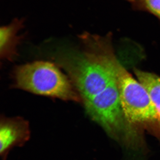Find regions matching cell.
<instances>
[{
  "instance_id": "cell-1",
  "label": "cell",
  "mask_w": 160,
  "mask_h": 160,
  "mask_svg": "<svg viewBox=\"0 0 160 160\" xmlns=\"http://www.w3.org/2000/svg\"><path fill=\"white\" fill-rule=\"evenodd\" d=\"M81 39L84 49L64 53L58 62L69 75L83 103L100 94L117 78L118 62L98 50L90 36L83 35Z\"/></svg>"
},
{
  "instance_id": "cell-2",
  "label": "cell",
  "mask_w": 160,
  "mask_h": 160,
  "mask_svg": "<svg viewBox=\"0 0 160 160\" xmlns=\"http://www.w3.org/2000/svg\"><path fill=\"white\" fill-rule=\"evenodd\" d=\"M14 78L18 89L64 101L82 102L70 80L50 62L36 61L18 66Z\"/></svg>"
},
{
  "instance_id": "cell-3",
  "label": "cell",
  "mask_w": 160,
  "mask_h": 160,
  "mask_svg": "<svg viewBox=\"0 0 160 160\" xmlns=\"http://www.w3.org/2000/svg\"><path fill=\"white\" fill-rule=\"evenodd\" d=\"M117 81L123 113L130 123H156L158 114L145 87L118 63Z\"/></svg>"
},
{
  "instance_id": "cell-4",
  "label": "cell",
  "mask_w": 160,
  "mask_h": 160,
  "mask_svg": "<svg viewBox=\"0 0 160 160\" xmlns=\"http://www.w3.org/2000/svg\"><path fill=\"white\" fill-rule=\"evenodd\" d=\"M82 104L86 114L107 133L114 135L125 129L127 120L121 105L117 78L104 91Z\"/></svg>"
},
{
  "instance_id": "cell-5",
  "label": "cell",
  "mask_w": 160,
  "mask_h": 160,
  "mask_svg": "<svg viewBox=\"0 0 160 160\" xmlns=\"http://www.w3.org/2000/svg\"><path fill=\"white\" fill-rule=\"evenodd\" d=\"M29 122L22 117H1L0 121V155L6 160L9 152L25 145L30 138Z\"/></svg>"
},
{
  "instance_id": "cell-6",
  "label": "cell",
  "mask_w": 160,
  "mask_h": 160,
  "mask_svg": "<svg viewBox=\"0 0 160 160\" xmlns=\"http://www.w3.org/2000/svg\"><path fill=\"white\" fill-rule=\"evenodd\" d=\"M22 20H16L10 25L0 29V53L1 58L10 59L15 54V47L18 42L17 33L22 26Z\"/></svg>"
},
{
  "instance_id": "cell-7",
  "label": "cell",
  "mask_w": 160,
  "mask_h": 160,
  "mask_svg": "<svg viewBox=\"0 0 160 160\" xmlns=\"http://www.w3.org/2000/svg\"><path fill=\"white\" fill-rule=\"evenodd\" d=\"M136 75L149 93L158 114L160 127V77L150 72L136 70Z\"/></svg>"
},
{
  "instance_id": "cell-8",
  "label": "cell",
  "mask_w": 160,
  "mask_h": 160,
  "mask_svg": "<svg viewBox=\"0 0 160 160\" xmlns=\"http://www.w3.org/2000/svg\"><path fill=\"white\" fill-rule=\"evenodd\" d=\"M135 10L150 12L160 20V0H128Z\"/></svg>"
}]
</instances>
